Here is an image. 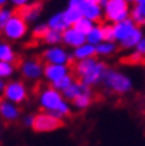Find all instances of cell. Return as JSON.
<instances>
[{"instance_id":"30","label":"cell","mask_w":145,"mask_h":146,"mask_svg":"<svg viewBox=\"0 0 145 146\" xmlns=\"http://www.w3.org/2000/svg\"><path fill=\"white\" fill-rule=\"evenodd\" d=\"M93 22H90L89 19H86V18H80L77 22H76L74 25H73V28H76L79 33H82V34H84V36H86V34L90 31V28L93 27Z\"/></svg>"},{"instance_id":"23","label":"cell","mask_w":145,"mask_h":146,"mask_svg":"<svg viewBox=\"0 0 145 146\" xmlns=\"http://www.w3.org/2000/svg\"><path fill=\"white\" fill-rule=\"evenodd\" d=\"M130 19L136 27H145V3L135 5L130 9Z\"/></svg>"},{"instance_id":"34","label":"cell","mask_w":145,"mask_h":146,"mask_svg":"<svg viewBox=\"0 0 145 146\" xmlns=\"http://www.w3.org/2000/svg\"><path fill=\"white\" fill-rule=\"evenodd\" d=\"M133 50H135V52L138 53V55H141V56L145 59V36L141 38V41L138 43V44H136V47H135Z\"/></svg>"},{"instance_id":"33","label":"cell","mask_w":145,"mask_h":146,"mask_svg":"<svg viewBox=\"0 0 145 146\" xmlns=\"http://www.w3.org/2000/svg\"><path fill=\"white\" fill-rule=\"evenodd\" d=\"M9 3L15 7V9H22V7H25L27 5L31 3V0H9Z\"/></svg>"},{"instance_id":"35","label":"cell","mask_w":145,"mask_h":146,"mask_svg":"<svg viewBox=\"0 0 145 146\" xmlns=\"http://www.w3.org/2000/svg\"><path fill=\"white\" fill-rule=\"evenodd\" d=\"M104 28V37L107 41H113V28H111V24H104L102 25Z\"/></svg>"},{"instance_id":"10","label":"cell","mask_w":145,"mask_h":146,"mask_svg":"<svg viewBox=\"0 0 145 146\" xmlns=\"http://www.w3.org/2000/svg\"><path fill=\"white\" fill-rule=\"evenodd\" d=\"M84 94H93V89L88 87V86H84L83 83H80L79 80H74L68 87L62 92V96L67 102H71L74 99H77L80 96H84Z\"/></svg>"},{"instance_id":"21","label":"cell","mask_w":145,"mask_h":146,"mask_svg":"<svg viewBox=\"0 0 145 146\" xmlns=\"http://www.w3.org/2000/svg\"><path fill=\"white\" fill-rule=\"evenodd\" d=\"M46 25H47L49 30H55V31H59V33H62L64 30L68 28V25H67L65 21H64L62 12H56V13H53L52 16H49Z\"/></svg>"},{"instance_id":"4","label":"cell","mask_w":145,"mask_h":146,"mask_svg":"<svg viewBox=\"0 0 145 146\" xmlns=\"http://www.w3.org/2000/svg\"><path fill=\"white\" fill-rule=\"evenodd\" d=\"M130 18V5L126 0H105L102 5V19L107 24H117Z\"/></svg>"},{"instance_id":"16","label":"cell","mask_w":145,"mask_h":146,"mask_svg":"<svg viewBox=\"0 0 145 146\" xmlns=\"http://www.w3.org/2000/svg\"><path fill=\"white\" fill-rule=\"evenodd\" d=\"M41 11H43L41 3H30V5H27L25 7H22V9H19L18 15L27 24H30V22H37L40 19Z\"/></svg>"},{"instance_id":"14","label":"cell","mask_w":145,"mask_h":146,"mask_svg":"<svg viewBox=\"0 0 145 146\" xmlns=\"http://www.w3.org/2000/svg\"><path fill=\"white\" fill-rule=\"evenodd\" d=\"M136 27L133 24V21L129 18V19H124L122 22H117V24H113L111 28H113V41L120 44V43L129 36L130 31Z\"/></svg>"},{"instance_id":"39","label":"cell","mask_w":145,"mask_h":146,"mask_svg":"<svg viewBox=\"0 0 145 146\" xmlns=\"http://www.w3.org/2000/svg\"><path fill=\"white\" fill-rule=\"evenodd\" d=\"M7 3H9V0H0V9H2V7H6Z\"/></svg>"},{"instance_id":"15","label":"cell","mask_w":145,"mask_h":146,"mask_svg":"<svg viewBox=\"0 0 145 146\" xmlns=\"http://www.w3.org/2000/svg\"><path fill=\"white\" fill-rule=\"evenodd\" d=\"M80 13L82 18H86L93 24H99V21L102 19V6L84 0L83 5L80 6Z\"/></svg>"},{"instance_id":"12","label":"cell","mask_w":145,"mask_h":146,"mask_svg":"<svg viewBox=\"0 0 145 146\" xmlns=\"http://www.w3.org/2000/svg\"><path fill=\"white\" fill-rule=\"evenodd\" d=\"M21 117V108L0 98V118L6 123H15Z\"/></svg>"},{"instance_id":"37","label":"cell","mask_w":145,"mask_h":146,"mask_svg":"<svg viewBox=\"0 0 145 146\" xmlns=\"http://www.w3.org/2000/svg\"><path fill=\"white\" fill-rule=\"evenodd\" d=\"M84 0H68V7H74V9L80 11V6L83 5Z\"/></svg>"},{"instance_id":"32","label":"cell","mask_w":145,"mask_h":146,"mask_svg":"<svg viewBox=\"0 0 145 146\" xmlns=\"http://www.w3.org/2000/svg\"><path fill=\"white\" fill-rule=\"evenodd\" d=\"M144 61H145V59H144L141 55L136 53L135 50H133V52H132L129 56L126 58V62H129V64H132V65H139V64H142Z\"/></svg>"},{"instance_id":"9","label":"cell","mask_w":145,"mask_h":146,"mask_svg":"<svg viewBox=\"0 0 145 146\" xmlns=\"http://www.w3.org/2000/svg\"><path fill=\"white\" fill-rule=\"evenodd\" d=\"M43 68L45 64L41 62V59L27 58L19 64V74L25 81H39L43 78Z\"/></svg>"},{"instance_id":"28","label":"cell","mask_w":145,"mask_h":146,"mask_svg":"<svg viewBox=\"0 0 145 146\" xmlns=\"http://www.w3.org/2000/svg\"><path fill=\"white\" fill-rule=\"evenodd\" d=\"M15 65L13 64H7V62H0V80H6L11 78V77L15 74Z\"/></svg>"},{"instance_id":"36","label":"cell","mask_w":145,"mask_h":146,"mask_svg":"<svg viewBox=\"0 0 145 146\" xmlns=\"http://www.w3.org/2000/svg\"><path fill=\"white\" fill-rule=\"evenodd\" d=\"M33 121H34V114H28V115H25V117L22 118V124H24L25 127H28V128H31Z\"/></svg>"},{"instance_id":"13","label":"cell","mask_w":145,"mask_h":146,"mask_svg":"<svg viewBox=\"0 0 145 146\" xmlns=\"http://www.w3.org/2000/svg\"><path fill=\"white\" fill-rule=\"evenodd\" d=\"M61 36H62V41L65 44V47H70V49H76V47H79L82 44H84L86 43V36L82 33H79L76 28L73 27H68L67 30H64L61 33Z\"/></svg>"},{"instance_id":"1","label":"cell","mask_w":145,"mask_h":146,"mask_svg":"<svg viewBox=\"0 0 145 146\" xmlns=\"http://www.w3.org/2000/svg\"><path fill=\"white\" fill-rule=\"evenodd\" d=\"M37 104L41 111L53 114L59 119H64L71 115V104L67 102L61 92L55 90L50 86H43L37 92Z\"/></svg>"},{"instance_id":"5","label":"cell","mask_w":145,"mask_h":146,"mask_svg":"<svg viewBox=\"0 0 145 146\" xmlns=\"http://www.w3.org/2000/svg\"><path fill=\"white\" fill-rule=\"evenodd\" d=\"M28 86L25 84V81L22 80H9L7 83H5V89L2 93V99L12 102L15 105H21L25 100L28 99Z\"/></svg>"},{"instance_id":"38","label":"cell","mask_w":145,"mask_h":146,"mask_svg":"<svg viewBox=\"0 0 145 146\" xmlns=\"http://www.w3.org/2000/svg\"><path fill=\"white\" fill-rule=\"evenodd\" d=\"M86 2H90V3H96V5H104V2H105V0H86Z\"/></svg>"},{"instance_id":"31","label":"cell","mask_w":145,"mask_h":146,"mask_svg":"<svg viewBox=\"0 0 145 146\" xmlns=\"http://www.w3.org/2000/svg\"><path fill=\"white\" fill-rule=\"evenodd\" d=\"M12 15H13V11L9 9L7 6L0 9V34H2V31H3V28H5L6 22L9 21V18H11Z\"/></svg>"},{"instance_id":"27","label":"cell","mask_w":145,"mask_h":146,"mask_svg":"<svg viewBox=\"0 0 145 146\" xmlns=\"http://www.w3.org/2000/svg\"><path fill=\"white\" fill-rule=\"evenodd\" d=\"M73 81H74V75H73V72H71V74H68V75L62 77V78H59L58 81H55V83H52V84H49V86H50V87H53L55 90H58V92L62 93Z\"/></svg>"},{"instance_id":"17","label":"cell","mask_w":145,"mask_h":146,"mask_svg":"<svg viewBox=\"0 0 145 146\" xmlns=\"http://www.w3.org/2000/svg\"><path fill=\"white\" fill-rule=\"evenodd\" d=\"M71 58H73V61H76V62H79V61H86V59H90V58H96L95 46L89 44V43H84V44H82V46H79V47L73 49Z\"/></svg>"},{"instance_id":"11","label":"cell","mask_w":145,"mask_h":146,"mask_svg":"<svg viewBox=\"0 0 145 146\" xmlns=\"http://www.w3.org/2000/svg\"><path fill=\"white\" fill-rule=\"evenodd\" d=\"M71 74V66L70 65H45L43 68V78L52 84L58 81L59 78Z\"/></svg>"},{"instance_id":"42","label":"cell","mask_w":145,"mask_h":146,"mask_svg":"<svg viewBox=\"0 0 145 146\" xmlns=\"http://www.w3.org/2000/svg\"><path fill=\"white\" fill-rule=\"evenodd\" d=\"M0 134H2V131H0Z\"/></svg>"},{"instance_id":"40","label":"cell","mask_w":145,"mask_h":146,"mask_svg":"<svg viewBox=\"0 0 145 146\" xmlns=\"http://www.w3.org/2000/svg\"><path fill=\"white\" fill-rule=\"evenodd\" d=\"M145 0H135V5H144Z\"/></svg>"},{"instance_id":"3","label":"cell","mask_w":145,"mask_h":146,"mask_svg":"<svg viewBox=\"0 0 145 146\" xmlns=\"http://www.w3.org/2000/svg\"><path fill=\"white\" fill-rule=\"evenodd\" d=\"M101 84L104 86L107 93L116 94V96H124L133 89V81L130 77L116 68H108Z\"/></svg>"},{"instance_id":"2","label":"cell","mask_w":145,"mask_h":146,"mask_svg":"<svg viewBox=\"0 0 145 146\" xmlns=\"http://www.w3.org/2000/svg\"><path fill=\"white\" fill-rule=\"evenodd\" d=\"M108 70V65L98 58H90L86 61L76 62L71 68V72L77 77V80L84 86L93 89L102 83V78Z\"/></svg>"},{"instance_id":"26","label":"cell","mask_w":145,"mask_h":146,"mask_svg":"<svg viewBox=\"0 0 145 146\" xmlns=\"http://www.w3.org/2000/svg\"><path fill=\"white\" fill-rule=\"evenodd\" d=\"M73 106L79 111H86L88 108H90V105L93 104V94H84V96H80L77 99H74Z\"/></svg>"},{"instance_id":"41","label":"cell","mask_w":145,"mask_h":146,"mask_svg":"<svg viewBox=\"0 0 145 146\" xmlns=\"http://www.w3.org/2000/svg\"><path fill=\"white\" fill-rule=\"evenodd\" d=\"M126 2H127V3L130 5V3H135V0H126Z\"/></svg>"},{"instance_id":"22","label":"cell","mask_w":145,"mask_h":146,"mask_svg":"<svg viewBox=\"0 0 145 146\" xmlns=\"http://www.w3.org/2000/svg\"><path fill=\"white\" fill-rule=\"evenodd\" d=\"M95 50H96V56L108 58V56H111L117 52V43L104 40L102 43H99V44L95 46Z\"/></svg>"},{"instance_id":"18","label":"cell","mask_w":145,"mask_h":146,"mask_svg":"<svg viewBox=\"0 0 145 146\" xmlns=\"http://www.w3.org/2000/svg\"><path fill=\"white\" fill-rule=\"evenodd\" d=\"M18 59L16 50L9 41L6 40H0V62H7V64H13Z\"/></svg>"},{"instance_id":"24","label":"cell","mask_w":145,"mask_h":146,"mask_svg":"<svg viewBox=\"0 0 145 146\" xmlns=\"http://www.w3.org/2000/svg\"><path fill=\"white\" fill-rule=\"evenodd\" d=\"M62 16H64V21L68 27H73V25L77 22L80 18H82V13L79 9H74V7H65L62 11Z\"/></svg>"},{"instance_id":"7","label":"cell","mask_w":145,"mask_h":146,"mask_svg":"<svg viewBox=\"0 0 145 146\" xmlns=\"http://www.w3.org/2000/svg\"><path fill=\"white\" fill-rule=\"evenodd\" d=\"M62 125H64L62 119H59L53 114L41 111V112L34 114V121H33L31 128L36 133H50V131H55L58 128H61Z\"/></svg>"},{"instance_id":"29","label":"cell","mask_w":145,"mask_h":146,"mask_svg":"<svg viewBox=\"0 0 145 146\" xmlns=\"http://www.w3.org/2000/svg\"><path fill=\"white\" fill-rule=\"evenodd\" d=\"M47 25H46V22H36V25L33 27V30H31V36H33V38H36V40H41L45 37V34L47 33Z\"/></svg>"},{"instance_id":"25","label":"cell","mask_w":145,"mask_h":146,"mask_svg":"<svg viewBox=\"0 0 145 146\" xmlns=\"http://www.w3.org/2000/svg\"><path fill=\"white\" fill-rule=\"evenodd\" d=\"M41 41L46 43L47 46H59L62 41V36L59 31L55 30H47V33L45 34V37L41 38Z\"/></svg>"},{"instance_id":"19","label":"cell","mask_w":145,"mask_h":146,"mask_svg":"<svg viewBox=\"0 0 145 146\" xmlns=\"http://www.w3.org/2000/svg\"><path fill=\"white\" fill-rule=\"evenodd\" d=\"M142 37H144V33H142L141 27H135V28L130 31L129 36H127V37L120 43V47L124 49V50H133V49L136 47V44L141 41Z\"/></svg>"},{"instance_id":"8","label":"cell","mask_w":145,"mask_h":146,"mask_svg":"<svg viewBox=\"0 0 145 146\" xmlns=\"http://www.w3.org/2000/svg\"><path fill=\"white\" fill-rule=\"evenodd\" d=\"M71 61V53L64 46H49L41 53V62L45 65H68Z\"/></svg>"},{"instance_id":"6","label":"cell","mask_w":145,"mask_h":146,"mask_svg":"<svg viewBox=\"0 0 145 146\" xmlns=\"http://www.w3.org/2000/svg\"><path fill=\"white\" fill-rule=\"evenodd\" d=\"M2 34H3V37L9 41H21L27 37V34H28V24L25 22L18 13L13 12V15L9 18V21L6 22Z\"/></svg>"},{"instance_id":"20","label":"cell","mask_w":145,"mask_h":146,"mask_svg":"<svg viewBox=\"0 0 145 146\" xmlns=\"http://www.w3.org/2000/svg\"><path fill=\"white\" fill-rule=\"evenodd\" d=\"M105 40L104 37V28H102V24H95L90 28V31L86 34V43L92 46H96L99 43H102Z\"/></svg>"}]
</instances>
